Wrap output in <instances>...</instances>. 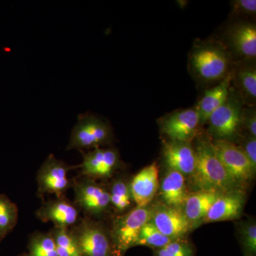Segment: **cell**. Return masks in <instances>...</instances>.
<instances>
[{"mask_svg":"<svg viewBox=\"0 0 256 256\" xmlns=\"http://www.w3.org/2000/svg\"><path fill=\"white\" fill-rule=\"evenodd\" d=\"M194 150L196 164L193 174L188 178V182L191 184L193 192L215 190L224 192L240 188L232 180L220 162L212 140L200 138Z\"/></svg>","mask_w":256,"mask_h":256,"instance_id":"1","label":"cell"},{"mask_svg":"<svg viewBox=\"0 0 256 256\" xmlns=\"http://www.w3.org/2000/svg\"><path fill=\"white\" fill-rule=\"evenodd\" d=\"M69 230L82 256H119L111 238L110 226L104 220L82 216Z\"/></svg>","mask_w":256,"mask_h":256,"instance_id":"2","label":"cell"},{"mask_svg":"<svg viewBox=\"0 0 256 256\" xmlns=\"http://www.w3.org/2000/svg\"><path fill=\"white\" fill-rule=\"evenodd\" d=\"M74 204L84 216L96 220L112 212L107 185L92 178L80 176L73 180Z\"/></svg>","mask_w":256,"mask_h":256,"instance_id":"3","label":"cell"},{"mask_svg":"<svg viewBox=\"0 0 256 256\" xmlns=\"http://www.w3.org/2000/svg\"><path fill=\"white\" fill-rule=\"evenodd\" d=\"M152 204L144 207L134 206L127 213L114 216L110 226L111 238L119 256L136 247L143 226L150 220Z\"/></svg>","mask_w":256,"mask_h":256,"instance_id":"4","label":"cell"},{"mask_svg":"<svg viewBox=\"0 0 256 256\" xmlns=\"http://www.w3.org/2000/svg\"><path fill=\"white\" fill-rule=\"evenodd\" d=\"M112 141V129L108 124L92 114H80L72 130L67 150H90Z\"/></svg>","mask_w":256,"mask_h":256,"instance_id":"5","label":"cell"},{"mask_svg":"<svg viewBox=\"0 0 256 256\" xmlns=\"http://www.w3.org/2000/svg\"><path fill=\"white\" fill-rule=\"evenodd\" d=\"M216 153L236 184L246 191L255 180L256 170L240 146L230 140L212 141Z\"/></svg>","mask_w":256,"mask_h":256,"instance_id":"6","label":"cell"},{"mask_svg":"<svg viewBox=\"0 0 256 256\" xmlns=\"http://www.w3.org/2000/svg\"><path fill=\"white\" fill-rule=\"evenodd\" d=\"M72 169L73 166L57 159L54 154L47 156L37 172V196L40 198L46 194L65 196L73 184V181L68 178V172Z\"/></svg>","mask_w":256,"mask_h":256,"instance_id":"7","label":"cell"},{"mask_svg":"<svg viewBox=\"0 0 256 256\" xmlns=\"http://www.w3.org/2000/svg\"><path fill=\"white\" fill-rule=\"evenodd\" d=\"M82 161L80 165V176L98 180H111L122 162L118 151L112 148H97L88 152H80Z\"/></svg>","mask_w":256,"mask_h":256,"instance_id":"8","label":"cell"},{"mask_svg":"<svg viewBox=\"0 0 256 256\" xmlns=\"http://www.w3.org/2000/svg\"><path fill=\"white\" fill-rule=\"evenodd\" d=\"M162 234L171 239L188 236L193 226L182 210L168 206L160 202L152 203L150 220Z\"/></svg>","mask_w":256,"mask_h":256,"instance_id":"9","label":"cell"},{"mask_svg":"<svg viewBox=\"0 0 256 256\" xmlns=\"http://www.w3.org/2000/svg\"><path fill=\"white\" fill-rule=\"evenodd\" d=\"M36 216L42 222H52L56 228L70 229L82 218L78 207L66 197H56L43 202L37 210Z\"/></svg>","mask_w":256,"mask_h":256,"instance_id":"10","label":"cell"},{"mask_svg":"<svg viewBox=\"0 0 256 256\" xmlns=\"http://www.w3.org/2000/svg\"><path fill=\"white\" fill-rule=\"evenodd\" d=\"M246 201L245 190L236 188L222 192L207 212L202 224L239 220Z\"/></svg>","mask_w":256,"mask_h":256,"instance_id":"11","label":"cell"},{"mask_svg":"<svg viewBox=\"0 0 256 256\" xmlns=\"http://www.w3.org/2000/svg\"><path fill=\"white\" fill-rule=\"evenodd\" d=\"M208 121L210 132L214 137L216 140H229L236 136L242 122L240 106L235 101L228 98L210 114Z\"/></svg>","mask_w":256,"mask_h":256,"instance_id":"12","label":"cell"},{"mask_svg":"<svg viewBox=\"0 0 256 256\" xmlns=\"http://www.w3.org/2000/svg\"><path fill=\"white\" fill-rule=\"evenodd\" d=\"M200 124L196 109H186L168 116L162 124L161 130L170 140L191 142Z\"/></svg>","mask_w":256,"mask_h":256,"instance_id":"13","label":"cell"},{"mask_svg":"<svg viewBox=\"0 0 256 256\" xmlns=\"http://www.w3.org/2000/svg\"><path fill=\"white\" fill-rule=\"evenodd\" d=\"M192 66L197 74L206 80H218L225 75L228 60L223 50L206 46L198 48L192 55Z\"/></svg>","mask_w":256,"mask_h":256,"instance_id":"14","label":"cell"},{"mask_svg":"<svg viewBox=\"0 0 256 256\" xmlns=\"http://www.w3.org/2000/svg\"><path fill=\"white\" fill-rule=\"evenodd\" d=\"M131 193L136 206H149L159 190V166L156 162L141 170L130 180Z\"/></svg>","mask_w":256,"mask_h":256,"instance_id":"15","label":"cell"},{"mask_svg":"<svg viewBox=\"0 0 256 256\" xmlns=\"http://www.w3.org/2000/svg\"><path fill=\"white\" fill-rule=\"evenodd\" d=\"M163 156L168 170L181 173L188 180L191 178L196 164L194 148L191 142L172 140L165 142Z\"/></svg>","mask_w":256,"mask_h":256,"instance_id":"16","label":"cell"},{"mask_svg":"<svg viewBox=\"0 0 256 256\" xmlns=\"http://www.w3.org/2000/svg\"><path fill=\"white\" fill-rule=\"evenodd\" d=\"M188 178L181 173L168 170L160 182L158 194L159 201L168 206L182 210L190 191Z\"/></svg>","mask_w":256,"mask_h":256,"instance_id":"17","label":"cell"},{"mask_svg":"<svg viewBox=\"0 0 256 256\" xmlns=\"http://www.w3.org/2000/svg\"><path fill=\"white\" fill-rule=\"evenodd\" d=\"M220 193L215 190L190 192L182 210L194 229L203 224L207 212Z\"/></svg>","mask_w":256,"mask_h":256,"instance_id":"18","label":"cell"},{"mask_svg":"<svg viewBox=\"0 0 256 256\" xmlns=\"http://www.w3.org/2000/svg\"><path fill=\"white\" fill-rule=\"evenodd\" d=\"M130 180L124 176L111 178L107 185L110 195L111 210L114 216H120L132 210L136 204L131 193Z\"/></svg>","mask_w":256,"mask_h":256,"instance_id":"19","label":"cell"},{"mask_svg":"<svg viewBox=\"0 0 256 256\" xmlns=\"http://www.w3.org/2000/svg\"><path fill=\"white\" fill-rule=\"evenodd\" d=\"M230 80L232 76H227L218 86L205 92L196 108L200 117V124L207 122L210 114L228 98Z\"/></svg>","mask_w":256,"mask_h":256,"instance_id":"20","label":"cell"},{"mask_svg":"<svg viewBox=\"0 0 256 256\" xmlns=\"http://www.w3.org/2000/svg\"><path fill=\"white\" fill-rule=\"evenodd\" d=\"M232 44L240 55L248 58L256 56V28L255 25L242 24L232 30Z\"/></svg>","mask_w":256,"mask_h":256,"instance_id":"21","label":"cell"},{"mask_svg":"<svg viewBox=\"0 0 256 256\" xmlns=\"http://www.w3.org/2000/svg\"><path fill=\"white\" fill-rule=\"evenodd\" d=\"M236 237L242 256H256V220L248 217L237 222Z\"/></svg>","mask_w":256,"mask_h":256,"instance_id":"22","label":"cell"},{"mask_svg":"<svg viewBox=\"0 0 256 256\" xmlns=\"http://www.w3.org/2000/svg\"><path fill=\"white\" fill-rule=\"evenodd\" d=\"M28 256H58L50 232H35L30 236Z\"/></svg>","mask_w":256,"mask_h":256,"instance_id":"23","label":"cell"},{"mask_svg":"<svg viewBox=\"0 0 256 256\" xmlns=\"http://www.w3.org/2000/svg\"><path fill=\"white\" fill-rule=\"evenodd\" d=\"M18 208L4 194H0V242L18 224Z\"/></svg>","mask_w":256,"mask_h":256,"instance_id":"24","label":"cell"},{"mask_svg":"<svg viewBox=\"0 0 256 256\" xmlns=\"http://www.w3.org/2000/svg\"><path fill=\"white\" fill-rule=\"evenodd\" d=\"M50 232L54 240L58 256H82L68 228L54 227Z\"/></svg>","mask_w":256,"mask_h":256,"instance_id":"25","label":"cell"},{"mask_svg":"<svg viewBox=\"0 0 256 256\" xmlns=\"http://www.w3.org/2000/svg\"><path fill=\"white\" fill-rule=\"evenodd\" d=\"M172 240L173 239L162 234L151 222H148L141 229L136 247L146 246L154 250L164 246Z\"/></svg>","mask_w":256,"mask_h":256,"instance_id":"26","label":"cell"},{"mask_svg":"<svg viewBox=\"0 0 256 256\" xmlns=\"http://www.w3.org/2000/svg\"><path fill=\"white\" fill-rule=\"evenodd\" d=\"M153 256H196V249L188 236L173 239L160 248L152 250Z\"/></svg>","mask_w":256,"mask_h":256,"instance_id":"27","label":"cell"},{"mask_svg":"<svg viewBox=\"0 0 256 256\" xmlns=\"http://www.w3.org/2000/svg\"><path fill=\"white\" fill-rule=\"evenodd\" d=\"M238 78L242 89L252 98L256 97V70L255 68H246L240 70Z\"/></svg>","mask_w":256,"mask_h":256,"instance_id":"28","label":"cell"},{"mask_svg":"<svg viewBox=\"0 0 256 256\" xmlns=\"http://www.w3.org/2000/svg\"><path fill=\"white\" fill-rule=\"evenodd\" d=\"M245 153L248 159L252 163V168L256 170V138L248 136L242 146H239Z\"/></svg>","mask_w":256,"mask_h":256,"instance_id":"29","label":"cell"},{"mask_svg":"<svg viewBox=\"0 0 256 256\" xmlns=\"http://www.w3.org/2000/svg\"><path fill=\"white\" fill-rule=\"evenodd\" d=\"M235 9L242 12L254 14L256 12V0H238L236 2Z\"/></svg>","mask_w":256,"mask_h":256,"instance_id":"30","label":"cell"},{"mask_svg":"<svg viewBox=\"0 0 256 256\" xmlns=\"http://www.w3.org/2000/svg\"><path fill=\"white\" fill-rule=\"evenodd\" d=\"M246 128L248 131L249 136L256 138V118L255 112L250 114L249 118L244 121Z\"/></svg>","mask_w":256,"mask_h":256,"instance_id":"31","label":"cell"},{"mask_svg":"<svg viewBox=\"0 0 256 256\" xmlns=\"http://www.w3.org/2000/svg\"><path fill=\"white\" fill-rule=\"evenodd\" d=\"M16 256H28V254H26V252H22V254H18V255Z\"/></svg>","mask_w":256,"mask_h":256,"instance_id":"32","label":"cell"}]
</instances>
